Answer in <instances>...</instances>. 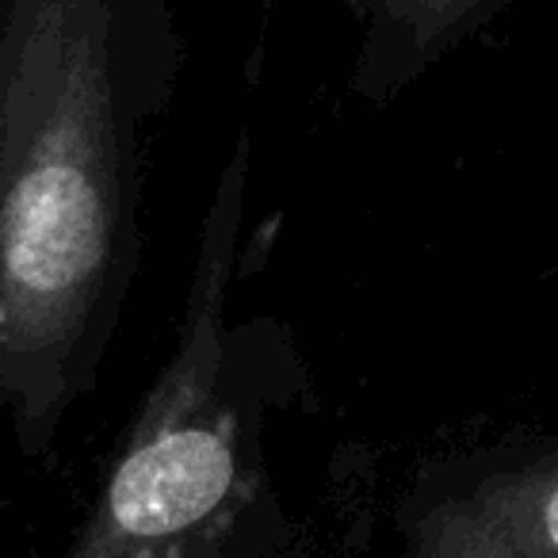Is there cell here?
Here are the masks:
<instances>
[{
  "label": "cell",
  "instance_id": "obj_3",
  "mask_svg": "<svg viewBox=\"0 0 558 558\" xmlns=\"http://www.w3.org/2000/svg\"><path fill=\"white\" fill-rule=\"evenodd\" d=\"M413 558H558V456L482 466L402 512Z\"/></svg>",
  "mask_w": 558,
  "mask_h": 558
},
{
  "label": "cell",
  "instance_id": "obj_1",
  "mask_svg": "<svg viewBox=\"0 0 558 558\" xmlns=\"http://www.w3.org/2000/svg\"><path fill=\"white\" fill-rule=\"evenodd\" d=\"M180 77L172 0H0V436L24 459L100 383Z\"/></svg>",
  "mask_w": 558,
  "mask_h": 558
},
{
  "label": "cell",
  "instance_id": "obj_2",
  "mask_svg": "<svg viewBox=\"0 0 558 558\" xmlns=\"http://www.w3.org/2000/svg\"><path fill=\"white\" fill-rule=\"evenodd\" d=\"M253 142L241 131L199 226L177 349L108 466L70 558H218L253 550L276 512L264 421L303 367L288 329L253 318L230 329L226 295L241 260Z\"/></svg>",
  "mask_w": 558,
  "mask_h": 558
},
{
  "label": "cell",
  "instance_id": "obj_4",
  "mask_svg": "<svg viewBox=\"0 0 558 558\" xmlns=\"http://www.w3.org/2000/svg\"><path fill=\"white\" fill-rule=\"evenodd\" d=\"M364 24L356 81L367 96H383L440 50L463 39L501 0H352Z\"/></svg>",
  "mask_w": 558,
  "mask_h": 558
}]
</instances>
